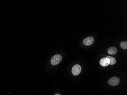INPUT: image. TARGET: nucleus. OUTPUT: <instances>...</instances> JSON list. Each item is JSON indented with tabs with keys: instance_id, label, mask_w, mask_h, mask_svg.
<instances>
[{
	"instance_id": "obj_1",
	"label": "nucleus",
	"mask_w": 127,
	"mask_h": 95,
	"mask_svg": "<svg viewBox=\"0 0 127 95\" xmlns=\"http://www.w3.org/2000/svg\"><path fill=\"white\" fill-rule=\"evenodd\" d=\"M62 59V57L61 55H56L54 56L51 60V63L53 65H56L59 64Z\"/></svg>"
},
{
	"instance_id": "obj_2",
	"label": "nucleus",
	"mask_w": 127,
	"mask_h": 95,
	"mask_svg": "<svg viewBox=\"0 0 127 95\" xmlns=\"http://www.w3.org/2000/svg\"><path fill=\"white\" fill-rule=\"evenodd\" d=\"M81 71H82V67L79 64L74 65L72 68V73L75 76L79 75Z\"/></svg>"
},
{
	"instance_id": "obj_3",
	"label": "nucleus",
	"mask_w": 127,
	"mask_h": 95,
	"mask_svg": "<svg viewBox=\"0 0 127 95\" xmlns=\"http://www.w3.org/2000/svg\"><path fill=\"white\" fill-rule=\"evenodd\" d=\"M120 82V79L117 76H113L109 79L108 81L109 85L112 86H116L119 84Z\"/></svg>"
},
{
	"instance_id": "obj_4",
	"label": "nucleus",
	"mask_w": 127,
	"mask_h": 95,
	"mask_svg": "<svg viewBox=\"0 0 127 95\" xmlns=\"http://www.w3.org/2000/svg\"><path fill=\"white\" fill-rule=\"evenodd\" d=\"M95 39L92 37H89L86 38L83 40V43L84 45L86 46H90L94 43Z\"/></svg>"
},
{
	"instance_id": "obj_5",
	"label": "nucleus",
	"mask_w": 127,
	"mask_h": 95,
	"mask_svg": "<svg viewBox=\"0 0 127 95\" xmlns=\"http://www.w3.org/2000/svg\"><path fill=\"white\" fill-rule=\"evenodd\" d=\"M99 63L100 65L102 67H107L110 65V61L109 59L106 57L101 59Z\"/></svg>"
},
{
	"instance_id": "obj_6",
	"label": "nucleus",
	"mask_w": 127,
	"mask_h": 95,
	"mask_svg": "<svg viewBox=\"0 0 127 95\" xmlns=\"http://www.w3.org/2000/svg\"><path fill=\"white\" fill-rule=\"evenodd\" d=\"M118 50L117 48L114 46H112L109 48L108 50V53L110 55H114L117 54Z\"/></svg>"
},
{
	"instance_id": "obj_7",
	"label": "nucleus",
	"mask_w": 127,
	"mask_h": 95,
	"mask_svg": "<svg viewBox=\"0 0 127 95\" xmlns=\"http://www.w3.org/2000/svg\"><path fill=\"white\" fill-rule=\"evenodd\" d=\"M107 58H108L109 59V60L110 61V65H113L114 64H115L117 62V60H116V59L114 57H112L110 56H107Z\"/></svg>"
},
{
	"instance_id": "obj_8",
	"label": "nucleus",
	"mask_w": 127,
	"mask_h": 95,
	"mask_svg": "<svg viewBox=\"0 0 127 95\" xmlns=\"http://www.w3.org/2000/svg\"><path fill=\"white\" fill-rule=\"evenodd\" d=\"M121 48L124 50L127 49V42L126 41H123L120 44Z\"/></svg>"
},
{
	"instance_id": "obj_9",
	"label": "nucleus",
	"mask_w": 127,
	"mask_h": 95,
	"mask_svg": "<svg viewBox=\"0 0 127 95\" xmlns=\"http://www.w3.org/2000/svg\"><path fill=\"white\" fill-rule=\"evenodd\" d=\"M55 95H61L60 94H55Z\"/></svg>"
}]
</instances>
